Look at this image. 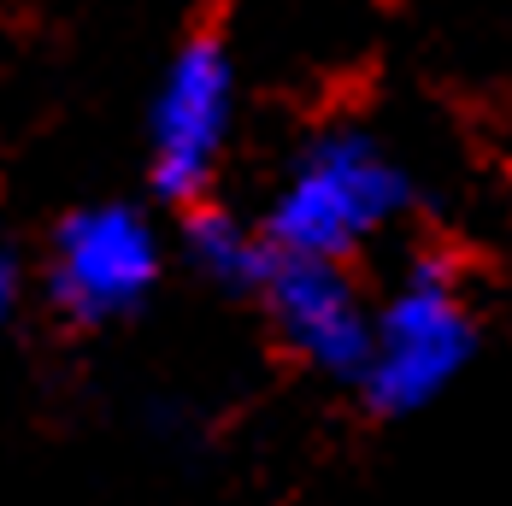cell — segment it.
<instances>
[{
  "label": "cell",
  "mask_w": 512,
  "mask_h": 506,
  "mask_svg": "<svg viewBox=\"0 0 512 506\" xmlns=\"http://www.w3.org/2000/svg\"><path fill=\"white\" fill-rule=\"evenodd\" d=\"M412 206H418V177L383 136L359 124H324L289 153L259 230L277 253L348 265L371 242H383Z\"/></svg>",
  "instance_id": "cell-1"
},
{
  "label": "cell",
  "mask_w": 512,
  "mask_h": 506,
  "mask_svg": "<svg viewBox=\"0 0 512 506\" xmlns=\"http://www.w3.org/2000/svg\"><path fill=\"white\" fill-rule=\"evenodd\" d=\"M477 359V312L454 259L418 253L395 289L371 306V348L354 389L377 418H418L442 401Z\"/></svg>",
  "instance_id": "cell-2"
},
{
  "label": "cell",
  "mask_w": 512,
  "mask_h": 506,
  "mask_svg": "<svg viewBox=\"0 0 512 506\" xmlns=\"http://www.w3.org/2000/svg\"><path fill=\"white\" fill-rule=\"evenodd\" d=\"M165 242L136 201H95L59 218L48 242V301L77 330H112L154 301Z\"/></svg>",
  "instance_id": "cell-3"
},
{
  "label": "cell",
  "mask_w": 512,
  "mask_h": 506,
  "mask_svg": "<svg viewBox=\"0 0 512 506\" xmlns=\"http://www.w3.org/2000/svg\"><path fill=\"white\" fill-rule=\"evenodd\" d=\"M236 59L218 36H189L165 59L148 101V183L159 201L195 206L212 195L236 136Z\"/></svg>",
  "instance_id": "cell-4"
},
{
  "label": "cell",
  "mask_w": 512,
  "mask_h": 506,
  "mask_svg": "<svg viewBox=\"0 0 512 506\" xmlns=\"http://www.w3.org/2000/svg\"><path fill=\"white\" fill-rule=\"evenodd\" d=\"M254 301L265 306L277 342L307 371L330 377V383L359 377L365 348H371V301H365V289L354 283L348 265L277 253Z\"/></svg>",
  "instance_id": "cell-5"
},
{
  "label": "cell",
  "mask_w": 512,
  "mask_h": 506,
  "mask_svg": "<svg viewBox=\"0 0 512 506\" xmlns=\"http://www.w3.org/2000/svg\"><path fill=\"white\" fill-rule=\"evenodd\" d=\"M183 259H189V271L201 277L206 289L254 301L277 248L242 212H230L218 201H195V206H183Z\"/></svg>",
  "instance_id": "cell-6"
},
{
  "label": "cell",
  "mask_w": 512,
  "mask_h": 506,
  "mask_svg": "<svg viewBox=\"0 0 512 506\" xmlns=\"http://www.w3.org/2000/svg\"><path fill=\"white\" fill-rule=\"evenodd\" d=\"M24 301H30V289H24V265H18V253L0 248V330L24 312Z\"/></svg>",
  "instance_id": "cell-7"
}]
</instances>
